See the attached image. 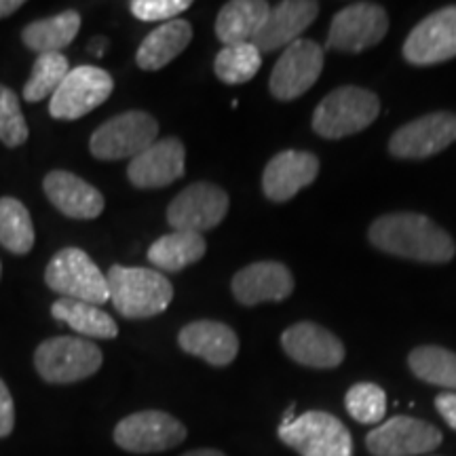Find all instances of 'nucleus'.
I'll return each mask as SVG.
<instances>
[{
	"label": "nucleus",
	"instance_id": "obj_25",
	"mask_svg": "<svg viewBox=\"0 0 456 456\" xmlns=\"http://www.w3.org/2000/svg\"><path fill=\"white\" fill-rule=\"evenodd\" d=\"M81 30V15L78 11H64L47 20H38L28 24L21 30V41L28 49L43 53H61Z\"/></svg>",
	"mask_w": 456,
	"mask_h": 456
},
{
	"label": "nucleus",
	"instance_id": "obj_11",
	"mask_svg": "<svg viewBox=\"0 0 456 456\" xmlns=\"http://www.w3.org/2000/svg\"><path fill=\"white\" fill-rule=\"evenodd\" d=\"M444 440L442 431L412 416H393L368 433L366 446L372 456H420Z\"/></svg>",
	"mask_w": 456,
	"mask_h": 456
},
{
	"label": "nucleus",
	"instance_id": "obj_33",
	"mask_svg": "<svg viewBox=\"0 0 456 456\" xmlns=\"http://www.w3.org/2000/svg\"><path fill=\"white\" fill-rule=\"evenodd\" d=\"M28 123L24 112H21L20 98L4 85H0V142L9 148H17L26 144Z\"/></svg>",
	"mask_w": 456,
	"mask_h": 456
},
{
	"label": "nucleus",
	"instance_id": "obj_16",
	"mask_svg": "<svg viewBox=\"0 0 456 456\" xmlns=\"http://www.w3.org/2000/svg\"><path fill=\"white\" fill-rule=\"evenodd\" d=\"M285 355L306 368L330 370L345 362V346L330 330L313 322H300L281 334Z\"/></svg>",
	"mask_w": 456,
	"mask_h": 456
},
{
	"label": "nucleus",
	"instance_id": "obj_18",
	"mask_svg": "<svg viewBox=\"0 0 456 456\" xmlns=\"http://www.w3.org/2000/svg\"><path fill=\"white\" fill-rule=\"evenodd\" d=\"M319 174V159L306 151H283L266 163L262 174V191L266 199L285 203L302 188L313 184Z\"/></svg>",
	"mask_w": 456,
	"mask_h": 456
},
{
	"label": "nucleus",
	"instance_id": "obj_41",
	"mask_svg": "<svg viewBox=\"0 0 456 456\" xmlns=\"http://www.w3.org/2000/svg\"><path fill=\"white\" fill-rule=\"evenodd\" d=\"M0 275H3V265H0Z\"/></svg>",
	"mask_w": 456,
	"mask_h": 456
},
{
	"label": "nucleus",
	"instance_id": "obj_9",
	"mask_svg": "<svg viewBox=\"0 0 456 456\" xmlns=\"http://www.w3.org/2000/svg\"><path fill=\"white\" fill-rule=\"evenodd\" d=\"M114 91L110 72L98 66H77L49 100V114L60 121H77L104 104Z\"/></svg>",
	"mask_w": 456,
	"mask_h": 456
},
{
	"label": "nucleus",
	"instance_id": "obj_5",
	"mask_svg": "<svg viewBox=\"0 0 456 456\" xmlns=\"http://www.w3.org/2000/svg\"><path fill=\"white\" fill-rule=\"evenodd\" d=\"M45 283L64 298L102 306L110 300L108 279L100 266L78 248L60 249L45 269Z\"/></svg>",
	"mask_w": 456,
	"mask_h": 456
},
{
	"label": "nucleus",
	"instance_id": "obj_4",
	"mask_svg": "<svg viewBox=\"0 0 456 456\" xmlns=\"http://www.w3.org/2000/svg\"><path fill=\"white\" fill-rule=\"evenodd\" d=\"M380 112V100L362 87L334 89L313 114V131L326 140H340L370 127Z\"/></svg>",
	"mask_w": 456,
	"mask_h": 456
},
{
	"label": "nucleus",
	"instance_id": "obj_1",
	"mask_svg": "<svg viewBox=\"0 0 456 456\" xmlns=\"http://www.w3.org/2000/svg\"><path fill=\"white\" fill-rule=\"evenodd\" d=\"M368 237L380 252L429 265L450 262L456 252L452 237L420 214L399 212L380 216L370 226Z\"/></svg>",
	"mask_w": 456,
	"mask_h": 456
},
{
	"label": "nucleus",
	"instance_id": "obj_28",
	"mask_svg": "<svg viewBox=\"0 0 456 456\" xmlns=\"http://www.w3.org/2000/svg\"><path fill=\"white\" fill-rule=\"evenodd\" d=\"M408 366L419 380L456 393V353L444 346H416L408 355Z\"/></svg>",
	"mask_w": 456,
	"mask_h": 456
},
{
	"label": "nucleus",
	"instance_id": "obj_38",
	"mask_svg": "<svg viewBox=\"0 0 456 456\" xmlns=\"http://www.w3.org/2000/svg\"><path fill=\"white\" fill-rule=\"evenodd\" d=\"M106 47H108L106 38H94V41L89 43V53L102 57V55L106 53Z\"/></svg>",
	"mask_w": 456,
	"mask_h": 456
},
{
	"label": "nucleus",
	"instance_id": "obj_20",
	"mask_svg": "<svg viewBox=\"0 0 456 456\" xmlns=\"http://www.w3.org/2000/svg\"><path fill=\"white\" fill-rule=\"evenodd\" d=\"M178 345L188 355L203 359L216 368L228 366L239 355V338L235 330L226 323L209 322V319L192 322L182 328Z\"/></svg>",
	"mask_w": 456,
	"mask_h": 456
},
{
	"label": "nucleus",
	"instance_id": "obj_35",
	"mask_svg": "<svg viewBox=\"0 0 456 456\" xmlns=\"http://www.w3.org/2000/svg\"><path fill=\"white\" fill-rule=\"evenodd\" d=\"M15 427V406L9 387L0 379V437H7Z\"/></svg>",
	"mask_w": 456,
	"mask_h": 456
},
{
	"label": "nucleus",
	"instance_id": "obj_31",
	"mask_svg": "<svg viewBox=\"0 0 456 456\" xmlns=\"http://www.w3.org/2000/svg\"><path fill=\"white\" fill-rule=\"evenodd\" d=\"M70 72L66 55L61 53H43L34 61L32 74L24 85V100L26 102H41L45 98H53V94L64 83V78Z\"/></svg>",
	"mask_w": 456,
	"mask_h": 456
},
{
	"label": "nucleus",
	"instance_id": "obj_6",
	"mask_svg": "<svg viewBox=\"0 0 456 456\" xmlns=\"http://www.w3.org/2000/svg\"><path fill=\"white\" fill-rule=\"evenodd\" d=\"M159 123L144 110H129L108 118L89 140L91 155L100 161L134 159L157 142Z\"/></svg>",
	"mask_w": 456,
	"mask_h": 456
},
{
	"label": "nucleus",
	"instance_id": "obj_24",
	"mask_svg": "<svg viewBox=\"0 0 456 456\" xmlns=\"http://www.w3.org/2000/svg\"><path fill=\"white\" fill-rule=\"evenodd\" d=\"M192 41V26L186 20H171L157 26L142 41L135 61L142 70L155 72L174 61Z\"/></svg>",
	"mask_w": 456,
	"mask_h": 456
},
{
	"label": "nucleus",
	"instance_id": "obj_8",
	"mask_svg": "<svg viewBox=\"0 0 456 456\" xmlns=\"http://www.w3.org/2000/svg\"><path fill=\"white\" fill-rule=\"evenodd\" d=\"M188 431L175 416L161 410L134 412L114 427V444L125 452L152 454L180 446Z\"/></svg>",
	"mask_w": 456,
	"mask_h": 456
},
{
	"label": "nucleus",
	"instance_id": "obj_14",
	"mask_svg": "<svg viewBox=\"0 0 456 456\" xmlns=\"http://www.w3.org/2000/svg\"><path fill=\"white\" fill-rule=\"evenodd\" d=\"M403 57L414 66H436L456 57V4L416 24L403 43Z\"/></svg>",
	"mask_w": 456,
	"mask_h": 456
},
{
	"label": "nucleus",
	"instance_id": "obj_12",
	"mask_svg": "<svg viewBox=\"0 0 456 456\" xmlns=\"http://www.w3.org/2000/svg\"><path fill=\"white\" fill-rule=\"evenodd\" d=\"M228 195L224 188L212 182H195L180 192L167 208V222L175 231L203 235L224 220L228 212Z\"/></svg>",
	"mask_w": 456,
	"mask_h": 456
},
{
	"label": "nucleus",
	"instance_id": "obj_40",
	"mask_svg": "<svg viewBox=\"0 0 456 456\" xmlns=\"http://www.w3.org/2000/svg\"><path fill=\"white\" fill-rule=\"evenodd\" d=\"M296 420V414H294V406H289V410L288 412L283 414V420H281V425H292Z\"/></svg>",
	"mask_w": 456,
	"mask_h": 456
},
{
	"label": "nucleus",
	"instance_id": "obj_17",
	"mask_svg": "<svg viewBox=\"0 0 456 456\" xmlns=\"http://www.w3.org/2000/svg\"><path fill=\"white\" fill-rule=\"evenodd\" d=\"M186 171V151L178 138L157 140L129 161L127 178L135 188H163Z\"/></svg>",
	"mask_w": 456,
	"mask_h": 456
},
{
	"label": "nucleus",
	"instance_id": "obj_27",
	"mask_svg": "<svg viewBox=\"0 0 456 456\" xmlns=\"http://www.w3.org/2000/svg\"><path fill=\"white\" fill-rule=\"evenodd\" d=\"M51 315L57 322H64L74 332L87 336V338L110 340L118 336L117 322L100 309V306L89 305V302L60 298L51 306Z\"/></svg>",
	"mask_w": 456,
	"mask_h": 456
},
{
	"label": "nucleus",
	"instance_id": "obj_2",
	"mask_svg": "<svg viewBox=\"0 0 456 456\" xmlns=\"http://www.w3.org/2000/svg\"><path fill=\"white\" fill-rule=\"evenodd\" d=\"M106 279L114 309L127 319L161 315L174 300V285L159 271L114 265Z\"/></svg>",
	"mask_w": 456,
	"mask_h": 456
},
{
	"label": "nucleus",
	"instance_id": "obj_22",
	"mask_svg": "<svg viewBox=\"0 0 456 456\" xmlns=\"http://www.w3.org/2000/svg\"><path fill=\"white\" fill-rule=\"evenodd\" d=\"M319 15V4L313 0H285L271 9L269 20L256 37V49L260 53L275 51L298 41L302 32L309 28Z\"/></svg>",
	"mask_w": 456,
	"mask_h": 456
},
{
	"label": "nucleus",
	"instance_id": "obj_3",
	"mask_svg": "<svg viewBox=\"0 0 456 456\" xmlns=\"http://www.w3.org/2000/svg\"><path fill=\"white\" fill-rule=\"evenodd\" d=\"M104 355L91 340L74 336H55L38 345L34 368L45 383L72 385L89 379L102 368Z\"/></svg>",
	"mask_w": 456,
	"mask_h": 456
},
{
	"label": "nucleus",
	"instance_id": "obj_34",
	"mask_svg": "<svg viewBox=\"0 0 456 456\" xmlns=\"http://www.w3.org/2000/svg\"><path fill=\"white\" fill-rule=\"evenodd\" d=\"M191 0H134L129 4L131 13L140 21H171L175 15L191 9Z\"/></svg>",
	"mask_w": 456,
	"mask_h": 456
},
{
	"label": "nucleus",
	"instance_id": "obj_32",
	"mask_svg": "<svg viewBox=\"0 0 456 456\" xmlns=\"http://www.w3.org/2000/svg\"><path fill=\"white\" fill-rule=\"evenodd\" d=\"M345 408L357 423L379 425L387 414V393L374 383H357L346 391Z\"/></svg>",
	"mask_w": 456,
	"mask_h": 456
},
{
	"label": "nucleus",
	"instance_id": "obj_10",
	"mask_svg": "<svg viewBox=\"0 0 456 456\" xmlns=\"http://www.w3.org/2000/svg\"><path fill=\"white\" fill-rule=\"evenodd\" d=\"M387 30L389 17L380 4H349L334 15L328 32V47L342 53H362L383 41Z\"/></svg>",
	"mask_w": 456,
	"mask_h": 456
},
{
	"label": "nucleus",
	"instance_id": "obj_37",
	"mask_svg": "<svg viewBox=\"0 0 456 456\" xmlns=\"http://www.w3.org/2000/svg\"><path fill=\"white\" fill-rule=\"evenodd\" d=\"M21 7H24V0H0V20L13 15Z\"/></svg>",
	"mask_w": 456,
	"mask_h": 456
},
{
	"label": "nucleus",
	"instance_id": "obj_30",
	"mask_svg": "<svg viewBox=\"0 0 456 456\" xmlns=\"http://www.w3.org/2000/svg\"><path fill=\"white\" fill-rule=\"evenodd\" d=\"M262 66V53L254 43L222 47L214 60V72L222 83L241 85L252 81Z\"/></svg>",
	"mask_w": 456,
	"mask_h": 456
},
{
	"label": "nucleus",
	"instance_id": "obj_26",
	"mask_svg": "<svg viewBox=\"0 0 456 456\" xmlns=\"http://www.w3.org/2000/svg\"><path fill=\"white\" fill-rule=\"evenodd\" d=\"M208 252V243L203 235L188 231H174L169 235L157 239L148 249V260L157 269L167 273H180L186 266L195 265Z\"/></svg>",
	"mask_w": 456,
	"mask_h": 456
},
{
	"label": "nucleus",
	"instance_id": "obj_15",
	"mask_svg": "<svg viewBox=\"0 0 456 456\" xmlns=\"http://www.w3.org/2000/svg\"><path fill=\"white\" fill-rule=\"evenodd\" d=\"M456 142V114L433 112L399 127L389 142L395 159H429Z\"/></svg>",
	"mask_w": 456,
	"mask_h": 456
},
{
	"label": "nucleus",
	"instance_id": "obj_13",
	"mask_svg": "<svg viewBox=\"0 0 456 456\" xmlns=\"http://www.w3.org/2000/svg\"><path fill=\"white\" fill-rule=\"evenodd\" d=\"M323 70V49L315 41H298L285 47L271 72L269 89L277 100L289 102L306 94Z\"/></svg>",
	"mask_w": 456,
	"mask_h": 456
},
{
	"label": "nucleus",
	"instance_id": "obj_19",
	"mask_svg": "<svg viewBox=\"0 0 456 456\" xmlns=\"http://www.w3.org/2000/svg\"><path fill=\"white\" fill-rule=\"evenodd\" d=\"M232 294L243 306L281 302L294 292L292 273L281 262H254L232 277Z\"/></svg>",
	"mask_w": 456,
	"mask_h": 456
},
{
	"label": "nucleus",
	"instance_id": "obj_29",
	"mask_svg": "<svg viewBox=\"0 0 456 456\" xmlns=\"http://www.w3.org/2000/svg\"><path fill=\"white\" fill-rule=\"evenodd\" d=\"M0 245L17 256L28 254L34 245L30 212L13 197L0 199Z\"/></svg>",
	"mask_w": 456,
	"mask_h": 456
},
{
	"label": "nucleus",
	"instance_id": "obj_7",
	"mask_svg": "<svg viewBox=\"0 0 456 456\" xmlns=\"http://www.w3.org/2000/svg\"><path fill=\"white\" fill-rule=\"evenodd\" d=\"M279 440L300 456H353L351 433L334 414L311 410L279 427Z\"/></svg>",
	"mask_w": 456,
	"mask_h": 456
},
{
	"label": "nucleus",
	"instance_id": "obj_23",
	"mask_svg": "<svg viewBox=\"0 0 456 456\" xmlns=\"http://www.w3.org/2000/svg\"><path fill=\"white\" fill-rule=\"evenodd\" d=\"M271 7L265 0H232L220 9L216 20V37L224 47L231 45L254 43L266 20Z\"/></svg>",
	"mask_w": 456,
	"mask_h": 456
},
{
	"label": "nucleus",
	"instance_id": "obj_21",
	"mask_svg": "<svg viewBox=\"0 0 456 456\" xmlns=\"http://www.w3.org/2000/svg\"><path fill=\"white\" fill-rule=\"evenodd\" d=\"M43 188L49 201L68 218L94 220L104 212V195L70 171H51L45 175Z\"/></svg>",
	"mask_w": 456,
	"mask_h": 456
},
{
	"label": "nucleus",
	"instance_id": "obj_36",
	"mask_svg": "<svg viewBox=\"0 0 456 456\" xmlns=\"http://www.w3.org/2000/svg\"><path fill=\"white\" fill-rule=\"evenodd\" d=\"M436 408L444 420H446L450 429L456 431V393H440L436 397Z\"/></svg>",
	"mask_w": 456,
	"mask_h": 456
},
{
	"label": "nucleus",
	"instance_id": "obj_39",
	"mask_svg": "<svg viewBox=\"0 0 456 456\" xmlns=\"http://www.w3.org/2000/svg\"><path fill=\"white\" fill-rule=\"evenodd\" d=\"M182 456H226V454L220 452V450H214V448H199V450H191V452H186Z\"/></svg>",
	"mask_w": 456,
	"mask_h": 456
}]
</instances>
